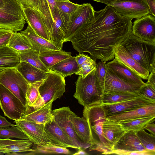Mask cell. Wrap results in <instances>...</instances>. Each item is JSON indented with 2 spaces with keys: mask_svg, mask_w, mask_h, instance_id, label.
<instances>
[{
  "mask_svg": "<svg viewBox=\"0 0 155 155\" xmlns=\"http://www.w3.org/2000/svg\"><path fill=\"white\" fill-rule=\"evenodd\" d=\"M137 94L140 96L155 101V87L145 84L140 88Z\"/></svg>",
  "mask_w": 155,
  "mask_h": 155,
  "instance_id": "cell-43",
  "label": "cell"
},
{
  "mask_svg": "<svg viewBox=\"0 0 155 155\" xmlns=\"http://www.w3.org/2000/svg\"><path fill=\"white\" fill-rule=\"evenodd\" d=\"M75 57L76 62L79 68L84 62L92 59L88 55L83 54V53H79Z\"/></svg>",
  "mask_w": 155,
  "mask_h": 155,
  "instance_id": "cell-47",
  "label": "cell"
},
{
  "mask_svg": "<svg viewBox=\"0 0 155 155\" xmlns=\"http://www.w3.org/2000/svg\"><path fill=\"white\" fill-rule=\"evenodd\" d=\"M155 103V101L139 96L133 99L117 103L102 104L107 117L111 115Z\"/></svg>",
  "mask_w": 155,
  "mask_h": 155,
  "instance_id": "cell-15",
  "label": "cell"
},
{
  "mask_svg": "<svg viewBox=\"0 0 155 155\" xmlns=\"http://www.w3.org/2000/svg\"><path fill=\"white\" fill-rule=\"evenodd\" d=\"M152 115H155V103L111 115L107 119L120 122Z\"/></svg>",
  "mask_w": 155,
  "mask_h": 155,
  "instance_id": "cell-22",
  "label": "cell"
},
{
  "mask_svg": "<svg viewBox=\"0 0 155 155\" xmlns=\"http://www.w3.org/2000/svg\"><path fill=\"white\" fill-rule=\"evenodd\" d=\"M107 68L106 63L104 61H101L97 64L95 70L96 80L102 92L104 85Z\"/></svg>",
  "mask_w": 155,
  "mask_h": 155,
  "instance_id": "cell-40",
  "label": "cell"
},
{
  "mask_svg": "<svg viewBox=\"0 0 155 155\" xmlns=\"http://www.w3.org/2000/svg\"><path fill=\"white\" fill-rule=\"evenodd\" d=\"M53 101L51 100L44 106L34 109L26 107L25 113L21 118L38 124H45L54 119L52 113V107Z\"/></svg>",
  "mask_w": 155,
  "mask_h": 155,
  "instance_id": "cell-19",
  "label": "cell"
},
{
  "mask_svg": "<svg viewBox=\"0 0 155 155\" xmlns=\"http://www.w3.org/2000/svg\"><path fill=\"white\" fill-rule=\"evenodd\" d=\"M0 107L5 116L15 121L21 118L26 107L13 93L0 84Z\"/></svg>",
  "mask_w": 155,
  "mask_h": 155,
  "instance_id": "cell-7",
  "label": "cell"
},
{
  "mask_svg": "<svg viewBox=\"0 0 155 155\" xmlns=\"http://www.w3.org/2000/svg\"><path fill=\"white\" fill-rule=\"evenodd\" d=\"M142 86L123 80L107 68L102 92L103 94L114 92H127L137 94Z\"/></svg>",
  "mask_w": 155,
  "mask_h": 155,
  "instance_id": "cell-11",
  "label": "cell"
},
{
  "mask_svg": "<svg viewBox=\"0 0 155 155\" xmlns=\"http://www.w3.org/2000/svg\"><path fill=\"white\" fill-rule=\"evenodd\" d=\"M56 5L60 11L68 15H70L80 5L67 0H56Z\"/></svg>",
  "mask_w": 155,
  "mask_h": 155,
  "instance_id": "cell-41",
  "label": "cell"
},
{
  "mask_svg": "<svg viewBox=\"0 0 155 155\" xmlns=\"http://www.w3.org/2000/svg\"><path fill=\"white\" fill-rule=\"evenodd\" d=\"M95 70L84 78L79 75L75 82L76 88L73 96L84 107L101 102L103 93L97 82Z\"/></svg>",
  "mask_w": 155,
  "mask_h": 155,
  "instance_id": "cell-3",
  "label": "cell"
},
{
  "mask_svg": "<svg viewBox=\"0 0 155 155\" xmlns=\"http://www.w3.org/2000/svg\"><path fill=\"white\" fill-rule=\"evenodd\" d=\"M149 8L150 14L155 17V0H145Z\"/></svg>",
  "mask_w": 155,
  "mask_h": 155,
  "instance_id": "cell-49",
  "label": "cell"
},
{
  "mask_svg": "<svg viewBox=\"0 0 155 155\" xmlns=\"http://www.w3.org/2000/svg\"><path fill=\"white\" fill-rule=\"evenodd\" d=\"M71 121L77 136L84 144L90 146L94 142L92 131L87 120L84 117H80L74 112L71 116Z\"/></svg>",
  "mask_w": 155,
  "mask_h": 155,
  "instance_id": "cell-20",
  "label": "cell"
},
{
  "mask_svg": "<svg viewBox=\"0 0 155 155\" xmlns=\"http://www.w3.org/2000/svg\"><path fill=\"white\" fill-rule=\"evenodd\" d=\"M14 32L9 29L0 28V48L7 46Z\"/></svg>",
  "mask_w": 155,
  "mask_h": 155,
  "instance_id": "cell-45",
  "label": "cell"
},
{
  "mask_svg": "<svg viewBox=\"0 0 155 155\" xmlns=\"http://www.w3.org/2000/svg\"><path fill=\"white\" fill-rule=\"evenodd\" d=\"M144 129L148 130L151 134L155 135V124L153 123L147 124L144 127Z\"/></svg>",
  "mask_w": 155,
  "mask_h": 155,
  "instance_id": "cell-51",
  "label": "cell"
},
{
  "mask_svg": "<svg viewBox=\"0 0 155 155\" xmlns=\"http://www.w3.org/2000/svg\"><path fill=\"white\" fill-rule=\"evenodd\" d=\"M95 10L89 3L80 5L69 16L68 26L64 41L83 24L89 20L94 16Z\"/></svg>",
  "mask_w": 155,
  "mask_h": 155,
  "instance_id": "cell-12",
  "label": "cell"
},
{
  "mask_svg": "<svg viewBox=\"0 0 155 155\" xmlns=\"http://www.w3.org/2000/svg\"><path fill=\"white\" fill-rule=\"evenodd\" d=\"M16 126L33 144L40 146L51 144L45 130V124H38L21 118L15 121Z\"/></svg>",
  "mask_w": 155,
  "mask_h": 155,
  "instance_id": "cell-10",
  "label": "cell"
},
{
  "mask_svg": "<svg viewBox=\"0 0 155 155\" xmlns=\"http://www.w3.org/2000/svg\"><path fill=\"white\" fill-rule=\"evenodd\" d=\"M67 0V1H69V0Z\"/></svg>",
  "mask_w": 155,
  "mask_h": 155,
  "instance_id": "cell-57",
  "label": "cell"
},
{
  "mask_svg": "<svg viewBox=\"0 0 155 155\" xmlns=\"http://www.w3.org/2000/svg\"><path fill=\"white\" fill-rule=\"evenodd\" d=\"M49 69L59 73L65 78L75 74L79 71V68L75 57L71 56L56 64Z\"/></svg>",
  "mask_w": 155,
  "mask_h": 155,
  "instance_id": "cell-30",
  "label": "cell"
},
{
  "mask_svg": "<svg viewBox=\"0 0 155 155\" xmlns=\"http://www.w3.org/2000/svg\"><path fill=\"white\" fill-rule=\"evenodd\" d=\"M33 150L26 153L25 155H34L39 154H64L72 155V152L66 148L61 147L53 144L45 146H40L33 144Z\"/></svg>",
  "mask_w": 155,
  "mask_h": 155,
  "instance_id": "cell-32",
  "label": "cell"
},
{
  "mask_svg": "<svg viewBox=\"0 0 155 155\" xmlns=\"http://www.w3.org/2000/svg\"><path fill=\"white\" fill-rule=\"evenodd\" d=\"M47 0L50 7L51 14L52 16L55 9L57 8L56 5V0Z\"/></svg>",
  "mask_w": 155,
  "mask_h": 155,
  "instance_id": "cell-52",
  "label": "cell"
},
{
  "mask_svg": "<svg viewBox=\"0 0 155 155\" xmlns=\"http://www.w3.org/2000/svg\"><path fill=\"white\" fill-rule=\"evenodd\" d=\"M33 143L28 140H15L0 138V147L7 150L9 155H19L20 153L32 151Z\"/></svg>",
  "mask_w": 155,
  "mask_h": 155,
  "instance_id": "cell-26",
  "label": "cell"
},
{
  "mask_svg": "<svg viewBox=\"0 0 155 155\" xmlns=\"http://www.w3.org/2000/svg\"><path fill=\"white\" fill-rule=\"evenodd\" d=\"M145 83L147 84H150L155 87V70L150 73L147 81Z\"/></svg>",
  "mask_w": 155,
  "mask_h": 155,
  "instance_id": "cell-50",
  "label": "cell"
},
{
  "mask_svg": "<svg viewBox=\"0 0 155 155\" xmlns=\"http://www.w3.org/2000/svg\"><path fill=\"white\" fill-rule=\"evenodd\" d=\"M5 4V2L4 0H0V8L3 7Z\"/></svg>",
  "mask_w": 155,
  "mask_h": 155,
  "instance_id": "cell-56",
  "label": "cell"
},
{
  "mask_svg": "<svg viewBox=\"0 0 155 155\" xmlns=\"http://www.w3.org/2000/svg\"><path fill=\"white\" fill-rule=\"evenodd\" d=\"M88 154V153L85 152L84 150L82 149H79L78 150L77 152L72 154L73 155H87Z\"/></svg>",
  "mask_w": 155,
  "mask_h": 155,
  "instance_id": "cell-54",
  "label": "cell"
},
{
  "mask_svg": "<svg viewBox=\"0 0 155 155\" xmlns=\"http://www.w3.org/2000/svg\"><path fill=\"white\" fill-rule=\"evenodd\" d=\"M22 10L25 21L34 31L51 42L47 28L40 13L36 10L29 8H23Z\"/></svg>",
  "mask_w": 155,
  "mask_h": 155,
  "instance_id": "cell-18",
  "label": "cell"
},
{
  "mask_svg": "<svg viewBox=\"0 0 155 155\" xmlns=\"http://www.w3.org/2000/svg\"><path fill=\"white\" fill-rule=\"evenodd\" d=\"M93 1L103 3L107 5H109L113 2L118 0H92Z\"/></svg>",
  "mask_w": 155,
  "mask_h": 155,
  "instance_id": "cell-53",
  "label": "cell"
},
{
  "mask_svg": "<svg viewBox=\"0 0 155 155\" xmlns=\"http://www.w3.org/2000/svg\"><path fill=\"white\" fill-rule=\"evenodd\" d=\"M73 112L69 107H64L52 110L54 119L78 149H85L90 145L83 143L78 138L73 129L71 121Z\"/></svg>",
  "mask_w": 155,
  "mask_h": 155,
  "instance_id": "cell-9",
  "label": "cell"
},
{
  "mask_svg": "<svg viewBox=\"0 0 155 155\" xmlns=\"http://www.w3.org/2000/svg\"><path fill=\"white\" fill-rule=\"evenodd\" d=\"M90 151L96 150L101 152L102 154H108L110 151L103 146L100 141L95 140L94 143L89 147Z\"/></svg>",
  "mask_w": 155,
  "mask_h": 155,
  "instance_id": "cell-46",
  "label": "cell"
},
{
  "mask_svg": "<svg viewBox=\"0 0 155 155\" xmlns=\"http://www.w3.org/2000/svg\"><path fill=\"white\" fill-rule=\"evenodd\" d=\"M143 147L147 150L155 151V135L147 133L144 129L136 132Z\"/></svg>",
  "mask_w": 155,
  "mask_h": 155,
  "instance_id": "cell-38",
  "label": "cell"
},
{
  "mask_svg": "<svg viewBox=\"0 0 155 155\" xmlns=\"http://www.w3.org/2000/svg\"><path fill=\"white\" fill-rule=\"evenodd\" d=\"M16 68L29 84L45 80L48 73L23 61H20Z\"/></svg>",
  "mask_w": 155,
  "mask_h": 155,
  "instance_id": "cell-27",
  "label": "cell"
},
{
  "mask_svg": "<svg viewBox=\"0 0 155 155\" xmlns=\"http://www.w3.org/2000/svg\"><path fill=\"white\" fill-rule=\"evenodd\" d=\"M29 40L32 49L39 54L51 50H62L50 41L37 35L28 25L26 28L20 31Z\"/></svg>",
  "mask_w": 155,
  "mask_h": 155,
  "instance_id": "cell-21",
  "label": "cell"
},
{
  "mask_svg": "<svg viewBox=\"0 0 155 155\" xmlns=\"http://www.w3.org/2000/svg\"><path fill=\"white\" fill-rule=\"evenodd\" d=\"M120 45L134 59L150 73L155 70V42L141 39L134 35L131 31Z\"/></svg>",
  "mask_w": 155,
  "mask_h": 155,
  "instance_id": "cell-2",
  "label": "cell"
},
{
  "mask_svg": "<svg viewBox=\"0 0 155 155\" xmlns=\"http://www.w3.org/2000/svg\"><path fill=\"white\" fill-rule=\"evenodd\" d=\"M132 20L123 17L110 5L94 11L93 16L64 43L71 41L79 52H87L95 61L106 63L114 58L115 50L131 31Z\"/></svg>",
  "mask_w": 155,
  "mask_h": 155,
  "instance_id": "cell-1",
  "label": "cell"
},
{
  "mask_svg": "<svg viewBox=\"0 0 155 155\" xmlns=\"http://www.w3.org/2000/svg\"><path fill=\"white\" fill-rule=\"evenodd\" d=\"M64 78L59 73L50 70L39 88L44 105L51 100L54 101L62 96L65 91Z\"/></svg>",
  "mask_w": 155,
  "mask_h": 155,
  "instance_id": "cell-6",
  "label": "cell"
},
{
  "mask_svg": "<svg viewBox=\"0 0 155 155\" xmlns=\"http://www.w3.org/2000/svg\"><path fill=\"white\" fill-rule=\"evenodd\" d=\"M69 16L63 13L57 8L52 16L53 22L50 37L51 42L61 50H62Z\"/></svg>",
  "mask_w": 155,
  "mask_h": 155,
  "instance_id": "cell-13",
  "label": "cell"
},
{
  "mask_svg": "<svg viewBox=\"0 0 155 155\" xmlns=\"http://www.w3.org/2000/svg\"><path fill=\"white\" fill-rule=\"evenodd\" d=\"M109 5L122 16L131 20L150 14L145 0H118Z\"/></svg>",
  "mask_w": 155,
  "mask_h": 155,
  "instance_id": "cell-8",
  "label": "cell"
},
{
  "mask_svg": "<svg viewBox=\"0 0 155 155\" xmlns=\"http://www.w3.org/2000/svg\"><path fill=\"white\" fill-rule=\"evenodd\" d=\"M155 115L144 117L136 119L118 122L122 125L125 131L136 132L144 129L146 125L155 121Z\"/></svg>",
  "mask_w": 155,
  "mask_h": 155,
  "instance_id": "cell-33",
  "label": "cell"
},
{
  "mask_svg": "<svg viewBox=\"0 0 155 155\" xmlns=\"http://www.w3.org/2000/svg\"><path fill=\"white\" fill-rule=\"evenodd\" d=\"M71 52L62 50H51L39 55L42 62L48 68H50L60 61L71 56Z\"/></svg>",
  "mask_w": 155,
  "mask_h": 155,
  "instance_id": "cell-31",
  "label": "cell"
},
{
  "mask_svg": "<svg viewBox=\"0 0 155 155\" xmlns=\"http://www.w3.org/2000/svg\"><path fill=\"white\" fill-rule=\"evenodd\" d=\"M22 8H29L37 10L42 17L47 16L50 8L47 0H16Z\"/></svg>",
  "mask_w": 155,
  "mask_h": 155,
  "instance_id": "cell-37",
  "label": "cell"
},
{
  "mask_svg": "<svg viewBox=\"0 0 155 155\" xmlns=\"http://www.w3.org/2000/svg\"><path fill=\"white\" fill-rule=\"evenodd\" d=\"M20 61L27 62L37 68L48 73L50 70L40 60L38 53L35 51L29 49L18 52Z\"/></svg>",
  "mask_w": 155,
  "mask_h": 155,
  "instance_id": "cell-35",
  "label": "cell"
},
{
  "mask_svg": "<svg viewBox=\"0 0 155 155\" xmlns=\"http://www.w3.org/2000/svg\"><path fill=\"white\" fill-rule=\"evenodd\" d=\"M44 80L29 84L25 95L26 107L34 109L44 106L39 92V88Z\"/></svg>",
  "mask_w": 155,
  "mask_h": 155,
  "instance_id": "cell-28",
  "label": "cell"
},
{
  "mask_svg": "<svg viewBox=\"0 0 155 155\" xmlns=\"http://www.w3.org/2000/svg\"><path fill=\"white\" fill-rule=\"evenodd\" d=\"M45 132L51 144L64 148H78L72 143L54 119L45 125Z\"/></svg>",
  "mask_w": 155,
  "mask_h": 155,
  "instance_id": "cell-17",
  "label": "cell"
},
{
  "mask_svg": "<svg viewBox=\"0 0 155 155\" xmlns=\"http://www.w3.org/2000/svg\"><path fill=\"white\" fill-rule=\"evenodd\" d=\"M102 132L104 138L113 150L114 146L126 131L120 123L107 119L103 123Z\"/></svg>",
  "mask_w": 155,
  "mask_h": 155,
  "instance_id": "cell-24",
  "label": "cell"
},
{
  "mask_svg": "<svg viewBox=\"0 0 155 155\" xmlns=\"http://www.w3.org/2000/svg\"><path fill=\"white\" fill-rule=\"evenodd\" d=\"M139 151L146 150L141 143L136 132L126 131L114 146L113 150Z\"/></svg>",
  "mask_w": 155,
  "mask_h": 155,
  "instance_id": "cell-25",
  "label": "cell"
},
{
  "mask_svg": "<svg viewBox=\"0 0 155 155\" xmlns=\"http://www.w3.org/2000/svg\"><path fill=\"white\" fill-rule=\"evenodd\" d=\"M15 138L22 140H29L28 137L16 126L0 128V138Z\"/></svg>",
  "mask_w": 155,
  "mask_h": 155,
  "instance_id": "cell-39",
  "label": "cell"
},
{
  "mask_svg": "<svg viewBox=\"0 0 155 155\" xmlns=\"http://www.w3.org/2000/svg\"><path fill=\"white\" fill-rule=\"evenodd\" d=\"M3 69H2V68H0V71L2 70Z\"/></svg>",
  "mask_w": 155,
  "mask_h": 155,
  "instance_id": "cell-58",
  "label": "cell"
},
{
  "mask_svg": "<svg viewBox=\"0 0 155 155\" xmlns=\"http://www.w3.org/2000/svg\"><path fill=\"white\" fill-rule=\"evenodd\" d=\"M114 58L142 79L147 80L149 72L134 59L126 49L120 44L115 50Z\"/></svg>",
  "mask_w": 155,
  "mask_h": 155,
  "instance_id": "cell-16",
  "label": "cell"
},
{
  "mask_svg": "<svg viewBox=\"0 0 155 155\" xmlns=\"http://www.w3.org/2000/svg\"><path fill=\"white\" fill-rule=\"evenodd\" d=\"M140 96L137 94L127 92H114L103 94L101 102L103 104L117 103Z\"/></svg>",
  "mask_w": 155,
  "mask_h": 155,
  "instance_id": "cell-36",
  "label": "cell"
},
{
  "mask_svg": "<svg viewBox=\"0 0 155 155\" xmlns=\"http://www.w3.org/2000/svg\"><path fill=\"white\" fill-rule=\"evenodd\" d=\"M16 126V124H12L6 118L0 115V128H5L10 126Z\"/></svg>",
  "mask_w": 155,
  "mask_h": 155,
  "instance_id": "cell-48",
  "label": "cell"
},
{
  "mask_svg": "<svg viewBox=\"0 0 155 155\" xmlns=\"http://www.w3.org/2000/svg\"><path fill=\"white\" fill-rule=\"evenodd\" d=\"M9 155L8 151L6 149L0 147V155Z\"/></svg>",
  "mask_w": 155,
  "mask_h": 155,
  "instance_id": "cell-55",
  "label": "cell"
},
{
  "mask_svg": "<svg viewBox=\"0 0 155 155\" xmlns=\"http://www.w3.org/2000/svg\"><path fill=\"white\" fill-rule=\"evenodd\" d=\"M0 84L13 93L26 106L25 95L29 84L16 68L1 70L0 71Z\"/></svg>",
  "mask_w": 155,
  "mask_h": 155,
  "instance_id": "cell-5",
  "label": "cell"
},
{
  "mask_svg": "<svg viewBox=\"0 0 155 155\" xmlns=\"http://www.w3.org/2000/svg\"><path fill=\"white\" fill-rule=\"evenodd\" d=\"M0 8V28L14 32L21 31L25 23L22 8L16 0H4Z\"/></svg>",
  "mask_w": 155,
  "mask_h": 155,
  "instance_id": "cell-4",
  "label": "cell"
},
{
  "mask_svg": "<svg viewBox=\"0 0 155 155\" xmlns=\"http://www.w3.org/2000/svg\"><path fill=\"white\" fill-rule=\"evenodd\" d=\"M20 62L17 51L7 46L0 48V68H16Z\"/></svg>",
  "mask_w": 155,
  "mask_h": 155,
  "instance_id": "cell-29",
  "label": "cell"
},
{
  "mask_svg": "<svg viewBox=\"0 0 155 155\" xmlns=\"http://www.w3.org/2000/svg\"><path fill=\"white\" fill-rule=\"evenodd\" d=\"M107 68L120 78L129 82L143 85L145 83L142 79L127 68L115 58L106 63Z\"/></svg>",
  "mask_w": 155,
  "mask_h": 155,
  "instance_id": "cell-23",
  "label": "cell"
},
{
  "mask_svg": "<svg viewBox=\"0 0 155 155\" xmlns=\"http://www.w3.org/2000/svg\"><path fill=\"white\" fill-rule=\"evenodd\" d=\"M97 63L92 58L84 62L79 68V71L75 74L85 78L88 74L96 69Z\"/></svg>",
  "mask_w": 155,
  "mask_h": 155,
  "instance_id": "cell-42",
  "label": "cell"
},
{
  "mask_svg": "<svg viewBox=\"0 0 155 155\" xmlns=\"http://www.w3.org/2000/svg\"><path fill=\"white\" fill-rule=\"evenodd\" d=\"M7 46L18 53L32 49L31 45L27 38L20 32H14Z\"/></svg>",
  "mask_w": 155,
  "mask_h": 155,
  "instance_id": "cell-34",
  "label": "cell"
},
{
  "mask_svg": "<svg viewBox=\"0 0 155 155\" xmlns=\"http://www.w3.org/2000/svg\"><path fill=\"white\" fill-rule=\"evenodd\" d=\"M109 154L122 155H155V151L147 150L139 151H127L119 150H113Z\"/></svg>",
  "mask_w": 155,
  "mask_h": 155,
  "instance_id": "cell-44",
  "label": "cell"
},
{
  "mask_svg": "<svg viewBox=\"0 0 155 155\" xmlns=\"http://www.w3.org/2000/svg\"><path fill=\"white\" fill-rule=\"evenodd\" d=\"M131 32L141 39L155 42V17L149 14L136 19L133 23Z\"/></svg>",
  "mask_w": 155,
  "mask_h": 155,
  "instance_id": "cell-14",
  "label": "cell"
}]
</instances>
